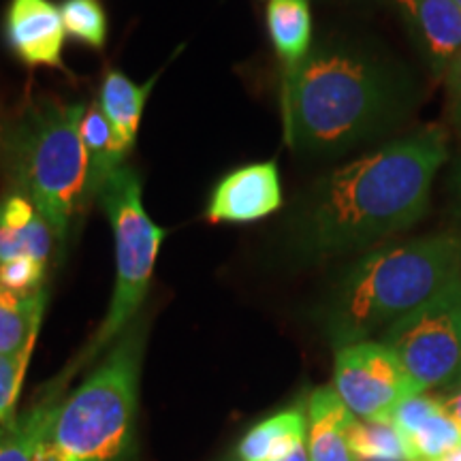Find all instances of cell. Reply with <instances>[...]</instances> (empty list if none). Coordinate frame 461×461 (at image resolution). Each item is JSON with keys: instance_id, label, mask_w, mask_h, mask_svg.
<instances>
[{"instance_id": "obj_1", "label": "cell", "mask_w": 461, "mask_h": 461, "mask_svg": "<svg viewBox=\"0 0 461 461\" xmlns=\"http://www.w3.org/2000/svg\"><path fill=\"white\" fill-rule=\"evenodd\" d=\"M447 160L448 132L429 124L327 173L293 214L291 250L322 261L414 227L428 212L431 186Z\"/></svg>"}, {"instance_id": "obj_2", "label": "cell", "mask_w": 461, "mask_h": 461, "mask_svg": "<svg viewBox=\"0 0 461 461\" xmlns=\"http://www.w3.org/2000/svg\"><path fill=\"white\" fill-rule=\"evenodd\" d=\"M411 99L406 75L391 62L342 45L316 48L282 71L285 140L302 154H342L393 126Z\"/></svg>"}, {"instance_id": "obj_3", "label": "cell", "mask_w": 461, "mask_h": 461, "mask_svg": "<svg viewBox=\"0 0 461 461\" xmlns=\"http://www.w3.org/2000/svg\"><path fill=\"white\" fill-rule=\"evenodd\" d=\"M461 278V233L417 238L378 248L342 276L327 299L322 325L336 348L383 336Z\"/></svg>"}, {"instance_id": "obj_4", "label": "cell", "mask_w": 461, "mask_h": 461, "mask_svg": "<svg viewBox=\"0 0 461 461\" xmlns=\"http://www.w3.org/2000/svg\"><path fill=\"white\" fill-rule=\"evenodd\" d=\"M149 321L140 314L67 393L43 440L51 461H126L135 445Z\"/></svg>"}, {"instance_id": "obj_5", "label": "cell", "mask_w": 461, "mask_h": 461, "mask_svg": "<svg viewBox=\"0 0 461 461\" xmlns=\"http://www.w3.org/2000/svg\"><path fill=\"white\" fill-rule=\"evenodd\" d=\"M86 109L79 101L39 96L28 103L7 135V169L14 186L32 201L54 230L60 250L88 205L82 141Z\"/></svg>"}, {"instance_id": "obj_6", "label": "cell", "mask_w": 461, "mask_h": 461, "mask_svg": "<svg viewBox=\"0 0 461 461\" xmlns=\"http://www.w3.org/2000/svg\"><path fill=\"white\" fill-rule=\"evenodd\" d=\"M96 199L113 233L115 285L99 330L77 355V359L67 366L73 376L86 363L101 359V355L107 353L120 333L141 314L160 246L167 238V230L158 227L143 207L141 177L131 165L120 167Z\"/></svg>"}, {"instance_id": "obj_7", "label": "cell", "mask_w": 461, "mask_h": 461, "mask_svg": "<svg viewBox=\"0 0 461 461\" xmlns=\"http://www.w3.org/2000/svg\"><path fill=\"white\" fill-rule=\"evenodd\" d=\"M406 367L419 393L447 384L461 363V278L380 336Z\"/></svg>"}, {"instance_id": "obj_8", "label": "cell", "mask_w": 461, "mask_h": 461, "mask_svg": "<svg viewBox=\"0 0 461 461\" xmlns=\"http://www.w3.org/2000/svg\"><path fill=\"white\" fill-rule=\"evenodd\" d=\"M333 389L357 419L387 423L403 400L419 395L400 357L374 339L338 348Z\"/></svg>"}, {"instance_id": "obj_9", "label": "cell", "mask_w": 461, "mask_h": 461, "mask_svg": "<svg viewBox=\"0 0 461 461\" xmlns=\"http://www.w3.org/2000/svg\"><path fill=\"white\" fill-rule=\"evenodd\" d=\"M282 180L276 160L238 167L212 190L205 218L212 224H248L282 207Z\"/></svg>"}, {"instance_id": "obj_10", "label": "cell", "mask_w": 461, "mask_h": 461, "mask_svg": "<svg viewBox=\"0 0 461 461\" xmlns=\"http://www.w3.org/2000/svg\"><path fill=\"white\" fill-rule=\"evenodd\" d=\"M3 34L9 51L22 65L67 71L62 58L67 31L60 7L51 0H9Z\"/></svg>"}, {"instance_id": "obj_11", "label": "cell", "mask_w": 461, "mask_h": 461, "mask_svg": "<svg viewBox=\"0 0 461 461\" xmlns=\"http://www.w3.org/2000/svg\"><path fill=\"white\" fill-rule=\"evenodd\" d=\"M431 71L445 75L461 51V7L455 0H395Z\"/></svg>"}, {"instance_id": "obj_12", "label": "cell", "mask_w": 461, "mask_h": 461, "mask_svg": "<svg viewBox=\"0 0 461 461\" xmlns=\"http://www.w3.org/2000/svg\"><path fill=\"white\" fill-rule=\"evenodd\" d=\"M71 378V372L62 370L26 411L0 423V461H37Z\"/></svg>"}, {"instance_id": "obj_13", "label": "cell", "mask_w": 461, "mask_h": 461, "mask_svg": "<svg viewBox=\"0 0 461 461\" xmlns=\"http://www.w3.org/2000/svg\"><path fill=\"white\" fill-rule=\"evenodd\" d=\"M308 434L305 448L310 461H359L350 442L357 417L346 408L333 387H319L308 397Z\"/></svg>"}, {"instance_id": "obj_14", "label": "cell", "mask_w": 461, "mask_h": 461, "mask_svg": "<svg viewBox=\"0 0 461 461\" xmlns=\"http://www.w3.org/2000/svg\"><path fill=\"white\" fill-rule=\"evenodd\" d=\"M158 73L149 77L146 84H135L129 75H124L118 68H109L101 82L99 103L103 115L118 137L120 146L126 154L132 152L135 148L137 135H140V126L143 118V109L152 95L154 86H157Z\"/></svg>"}, {"instance_id": "obj_15", "label": "cell", "mask_w": 461, "mask_h": 461, "mask_svg": "<svg viewBox=\"0 0 461 461\" xmlns=\"http://www.w3.org/2000/svg\"><path fill=\"white\" fill-rule=\"evenodd\" d=\"M265 22L269 41L282 62V71L302 65L312 51L310 0H267Z\"/></svg>"}, {"instance_id": "obj_16", "label": "cell", "mask_w": 461, "mask_h": 461, "mask_svg": "<svg viewBox=\"0 0 461 461\" xmlns=\"http://www.w3.org/2000/svg\"><path fill=\"white\" fill-rule=\"evenodd\" d=\"M308 414L305 408H288L257 423L241 438L238 447L240 461H280L295 448L305 445Z\"/></svg>"}, {"instance_id": "obj_17", "label": "cell", "mask_w": 461, "mask_h": 461, "mask_svg": "<svg viewBox=\"0 0 461 461\" xmlns=\"http://www.w3.org/2000/svg\"><path fill=\"white\" fill-rule=\"evenodd\" d=\"M82 141L86 152V163H88V180H86V197L95 201L105 186L109 177L113 176L120 167L126 165V157L118 137L103 115L101 107L90 105L86 109L82 120Z\"/></svg>"}, {"instance_id": "obj_18", "label": "cell", "mask_w": 461, "mask_h": 461, "mask_svg": "<svg viewBox=\"0 0 461 461\" xmlns=\"http://www.w3.org/2000/svg\"><path fill=\"white\" fill-rule=\"evenodd\" d=\"M48 291L17 293L0 286V355H20L34 348L43 322Z\"/></svg>"}, {"instance_id": "obj_19", "label": "cell", "mask_w": 461, "mask_h": 461, "mask_svg": "<svg viewBox=\"0 0 461 461\" xmlns=\"http://www.w3.org/2000/svg\"><path fill=\"white\" fill-rule=\"evenodd\" d=\"M350 442L359 461H408L402 436L387 420L357 419Z\"/></svg>"}, {"instance_id": "obj_20", "label": "cell", "mask_w": 461, "mask_h": 461, "mask_svg": "<svg viewBox=\"0 0 461 461\" xmlns=\"http://www.w3.org/2000/svg\"><path fill=\"white\" fill-rule=\"evenodd\" d=\"M58 7L68 37L90 50L105 48L109 22L101 0H62Z\"/></svg>"}, {"instance_id": "obj_21", "label": "cell", "mask_w": 461, "mask_h": 461, "mask_svg": "<svg viewBox=\"0 0 461 461\" xmlns=\"http://www.w3.org/2000/svg\"><path fill=\"white\" fill-rule=\"evenodd\" d=\"M56 248L58 241L54 230L50 229V224L39 214L24 229L0 227V263L11 261V258L17 257H31L34 261L48 265Z\"/></svg>"}, {"instance_id": "obj_22", "label": "cell", "mask_w": 461, "mask_h": 461, "mask_svg": "<svg viewBox=\"0 0 461 461\" xmlns=\"http://www.w3.org/2000/svg\"><path fill=\"white\" fill-rule=\"evenodd\" d=\"M461 445V425L442 411L403 440L408 461H436Z\"/></svg>"}, {"instance_id": "obj_23", "label": "cell", "mask_w": 461, "mask_h": 461, "mask_svg": "<svg viewBox=\"0 0 461 461\" xmlns=\"http://www.w3.org/2000/svg\"><path fill=\"white\" fill-rule=\"evenodd\" d=\"M32 348L20 355H0V423L15 414V403L20 397L24 374L31 363Z\"/></svg>"}, {"instance_id": "obj_24", "label": "cell", "mask_w": 461, "mask_h": 461, "mask_svg": "<svg viewBox=\"0 0 461 461\" xmlns=\"http://www.w3.org/2000/svg\"><path fill=\"white\" fill-rule=\"evenodd\" d=\"M440 412H442V406L438 397L419 393V395L408 397V400H403L400 406L391 412L389 423L397 429V434L402 436V440H406L408 436L417 434V431L423 428L429 419H434L436 414Z\"/></svg>"}, {"instance_id": "obj_25", "label": "cell", "mask_w": 461, "mask_h": 461, "mask_svg": "<svg viewBox=\"0 0 461 461\" xmlns=\"http://www.w3.org/2000/svg\"><path fill=\"white\" fill-rule=\"evenodd\" d=\"M48 265L31 257H17L0 263V286L17 293H32L45 288Z\"/></svg>"}, {"instance_id": "obj_26", "label": "cell", "mask_w": 461, "mask_h": 461, "mask_svg": "<svg viewBox=\"0 0 461 461\" xmlns=\"http://www.w3.org/2000/svg\"><path fill=\"white\" fill-rule=\"evenodd\" d=\"M442 77H445L447 90L448 122L457 131V135H461V51L453 58Z\"/></svg>"}, {"instance_id": "obj_27", "label": "cell", "mask_w": 461, "mask_h": 461, "mask_svg": "<svg viewBox=\"0 0 461 461\" xmlns=\"http://www.w3.org/2000/svg\"><path fill=\"white\" fill-rule=\"evenodd\" d=\"M438 400H440L445 414H448V417L461 425V384L448 387V393L445 397H438Z\"/></svg>"}, {"instance_id": "obj_28", "label": "cell", "mask_w": 461, "mask_h": 461, "mask_svg": "<svg viewBox=\"0 0 461 461\" xmlns=\"http://www.w3.org/2000/svg\"><path fill=\"white\" fill-rule=\"evenodd\" d=\"M451 188H453V214H455V221L461 224V149L453 167Z\"/></svg>"}, {"instance_id": "obj_29", "label": "cell", "mask_w": 461, "mask_h": 461, "mask_svg": "<svg viewBox=\"0 0 461 461\" xmlns=\"http://www.w3.org/2000/svg\"><path fill=\"white\" fill-rule=\"evenodd\" d=\"M280 461H310L308 448H305V445H302V447L295 448V451H293L291 455H286V457L280 459Z\"/></svg>"}, {"instance_id": "obj_30", "label": "cell", "mask_w": 461, "mask_h": 461, "mask_svg": "<svg viewBox=\"0 0 461 461\" xmlns=\"http://www.w3.org/2000/svg\"><path fill=\"white\" fill-rule=\"evenodd\" d=\"M436 461H461V445L457 448H453L451 453H447L445 457H440V459H436Z\"/></svg>"}, {"instance_id": "obj_31", "label": "cell", "mask_w": 461, "mask_h": 461, "mask_svg": "<svg viewBox=\"0 0 461 461\" xmlns=\"http://www.w3.org/2000/svg\"><path fill=\"white\" fill-rule=\"evenodd\" d=\"M448 387H455V384H461V363H459V367H457V372L453 374V378L448 380Z\"/></svg>"}, {"instance_id": "obj_32", "label": "cell", "mask_w": 461, "mask_h": 461, "mask_svg": "<svg viewBox=\"0 0 461 461\" xmlns=\"http://www.w3.org/2000/svg\"><path fill=\"white\" fill-rule=\"evenodd\" d=\"M455 3H457V5H459V7H461V0H455Z\"/></svg>"}]
</instances>
